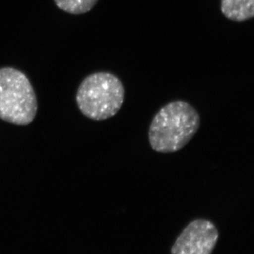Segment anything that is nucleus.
<instances>
[{"instance_id": "2", "label": "nucleus", "mask_w": 254, "mask_h": 254, "mask_svg": "<svg viewBox=\"0 0 254 254\" xmlns=\"http://www.w3.org/2000/svg\"><path fill=\"white\" fill-rule=\"evenodd\" d=\"M125 98L122 81L108 72H97L83 79L76 103L83 115L94 121L107 120L119 112Z\"/></svg>"}, {"instance_id": "3", "label": "nucleus", "mask_w": 254, "mask_h": 254, "mask_svg": "<svg viewBox=\"0 0 254 254\" xmlns=\"http://www.w3.org/2000/svg\"><path fill=\"white\" fill-rule=\"evenodd\" d=\"M37 109V96L26 74L11 67L0 68V119L14 125H28Z\"/></svg>"}, {"instance_id": "5", "label": "nucleus", "mask_w": 254, "mask_h": 254, "mask_svg": "<svg viewBox=\"0 0 254 254\" xmlns=\"http://www.w3.org/2000/svg\"><path fill=\"white\" fill-rule=\"evenodd\" d=\"M223 15L234 22H245L254 17V0H221Z\"/></svg>"}, {"instance_id": "6", "label": "nucleus", "mask_w": 254, "mask_h": 254, "mask_svg": "<svg viewBox=\"0 0 254 254\" xmlns=\"http://www.w3.org/2000/svg\"><path fill=\"white\" fill-rule=\"evenodd\" d=\"M58 8L70 14H84L93 9L98 0H54Z\"/></svg>"}, {"instance_id": "1", "label": "nucleus", "mask_w": 254, "mask_h": 254, "mask_svg": "<svg viewBox=\"0 0 254 254\" xmlns=\"http://www.w3.org/2000/svg\"><path fill=\"white\" fill-rule=\"evenodd\" d=\"M200 118L185 101H174L154 116L149 129V141L154 151L169 154L186 146L200 128Z\"/></svg>"}, {"instance_id": "4", "label": "nucleus", "mask_w": 254, "mask_h": 254, "mask_svg": "<svg viewBox=\"0 0 254 254\" xmlns=\"http://www.w3.org/2000/svg\"><path fill=\"white\" fill-rule=\"evenodd\" d=\"M218 231L212 223L205 220L190 222L177 239L172 254H210L218 240Z\"/></svg>"}]
</instances>
